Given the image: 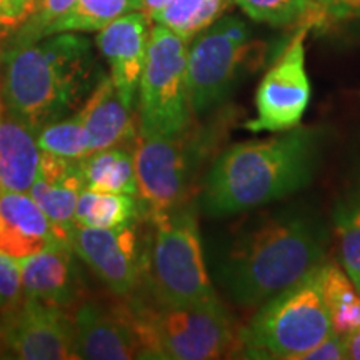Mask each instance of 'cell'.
Here are the masks:
<instances>
[{
  "mask_svg": "<svg viewBox=\"0 0 360 360\" xmlns=\"http://www.w3.org/2000/svg\"><path fill=\"white\" fill-rule=\"evenodd\" d=\"M70 247L117 297L127 299L141 287L143 255L132 224L117 229L75 227Z\"/></svg>",
  "mask_w": 360,
  "mask_h": 360,
  "instance_id": "obj_12",
  "label": "cell"
},
{
  "mask_svg": "<svg viewBox=\"0 0 360 360\" xmlns=\"http://www.w3.org/2000/svg\"><path fill=\"white\" fill-rule=\"evenodd\" d=\"M24 299L19 259L0 252V314L15 307Z\"/></svg>",
  "mask_w": 360,
  "mask_h": 360,
  "instance_id": "obj_30",
  "label": "cell"
},
{
  "mask_svg": "<svg viewBox=\"0 0 360 360\" xmlns=\"http://www.w3.org/2000/svg\"><path fill=\"white\" fill-rule=\"evenodd\" d=\"M70 247V238L56 227L29 193L0 191V252L15 259L52 247Z\"/></svg>",
  "mask_w": 360,
  "mask_h": 360,
  "instance_id": "obj_14",
  "label": "cell"
},
{
  "mask_svg": "<svg viewBox=\"0 0 360 360\" xmlns=\"http://www.w3.org/2000/svg\"><path fill=\"white\" fill-rule=\"evenodd\" d=\"M255 49L249 27L238 17H220L193 39L187 53L193 114H207L231 97L240 75L254 62Z\"/></svg>",
  "mask_w": 360,
  "mask_h": 360,
  "instance_id": "obj_9",
  "label": "cell"
},
{
  "mask_svg": "<svg viewBox=\"0 0 360 360\" xmlns=\"http://www.w3.org/2000/svg\"><path fill=\"white\" fill-rule=\"evenodd\" d=\"M141 212L135 195L84 188L75 209V227L117 229L130 225Z\"/></svg>",
  "mask_w": 360,
  "mask_h": 360,
  "instance_id": "obj_22",
  "label": "cell"
},
{
  "mask_svg": "<svg viewBox=\"0 0 360 360\" xmlns=\"http://www.w3.org/2000/svg\"><path fill=\"white\" fill-rule=\"evenodd\" d=\"M252 20L274 27L302 22L312 0H233Z\"/></svg>",
  "mask_w": 360,
  "mask_h": 360,
  "instance_id": "obj_27",
  "label": "cell"
},
{
  "mask_svg": "<svg viewBox=\"0 0 360 360\" xmlns=\"http://www.w3.org/2000/svg\"><path fill=\"white\" fill-rule=\"evenodd\" d=\"M334 231L339 264L354 282L360 274V187L337 204Z\"/></svg>",
  "mask_w": 360,
  "mask_h": 360,
  "instance_id": "obj_25",
  "label": "cell"
},
{
  "mask_svg": "<svg viewBox=\"0 0 360 360\" xmlns=\"http://www.w3.org/2000/svg\"><path fill=\"white\" fill-rule=\"evenodd\" d=\"M35 8V0H0V39L19 30Z\"/></svg>",
  "mask_w": 360,
  "mask_h": 360,
  "instance_id": "obj_31",
  "label": "cell"
},
{
  "mask_svg": "<svg viewBox=\"0 0 360 360\" xmlns=\"http://www.w3.org/2000/svg\"><path fill=\"white\" fill-rule=\"evenodd\" d=\"M134 110L135 102L129 101L115 87L110 75L98 80L89 101L79 110L87 132L90 154L135 141L139 137V120Z\"/></svg>",
  "mask_w": 360,
  "mask_h": 360,
  "instance_id": "obj_16",
  "label": "cell"
},
{
  "mask_svg": "<svg viewBox=\"0 0 360 360\" xmlns=\"http://www.w3.org/2000/svg\"><path fill=\"white\" fill-rule=\"evenodd\" d=\"M347 342V359L360 360V328L345 337Z\"/></svg>",
  "mask_w": 360,
  "mask_h": 360,
  "instance_id": "obj_33",
  "label": "cell"
},
{
  "mask_svg": "<svg viewBox=\"0 0 360 360\" xmlns=\"http://www.w3.org/2000/svg\"><path fill=\"white\" fill-rule=\"evenodd\" d=\"M40 157L37 132L7 109L0 94V191L29 192Z\"/></svg>",
  "mask_w": 360,
  "mask_h": 360,
  "instance_id": "obj_19",
  "label": "cell"
},
{
  "mask_svg": "<svg viewBox=\"0 0 360 360\" xmlns=\"http://www.w3.org/2000/svg\"><path fill=\"white\" fill-rule=\"evenodd\" d=\"M150 19L141 11L119 17L98 30L97 47L110 67V79L129 101L135 102L150 39Z\"/></svg>",
  "mask_w": 360,
  "mask_h": 360,
  "instance_id": "obj_15",
  "label": "cell"
},
{
  "mask_svg": "<svg viewBox=\"0 0 360 360\" xmlns=\"http://www.w3.org/2000/svg\"><path fill=\"white\" fill-rule=\"evenodd\" d=\"M310 25L300 24L255 94L257 117L245 122L252 132H283L300 125L310 102V80L305 70V37Z\"/></svg>",
  "mask_w": 360,
  "mask_h": 360,
  "instance_id": "obj_10",
  "label": "cell"
},
{
  "mask_svg": "<svg viewBox=\"0 0 360 360\" xmlns=\"http://www.w3.org/2000/svg\"><path fill=\"white\" fill-rule=\"evenodd\" d=\"M4 60V56H2V52H0V62H2ZM0 80H2V79H0ZM0 94H2V92H0Z\"/></svg>",
  "mask_w": 360,
  "mask_h": 360,
  "instance_id": "obj_36",
  "label": "cell"
},
{
  "mask_svg": "<svg viewBox=\"0 0 360 360\" xmlns=\"http://www.w3.org/2000/svg\"><path fill=\"white\" fill-rule=\"evenodd\" d=\"M354 283H355V287H357V290H359V294H360V274H359V277L354 281Z\"/></svg>",
  "mask_w": 360,
  "mask_h": 360,
  "instance_id": "obj_35",
  "label": "cell"
},
{
  "mask_svg": "<svg viewBox=\"0 0 360 360\" xmlns=\"http://www.w3.org/2000/svg\"><path fill=\"white\" fill-rule=\"evenodd\" d=\"M188 42L167 27L155 24L146 53L137 92L141 137H165L192 125L187 84Z\"/></svg>",
  "mask_w": 360,
  "mask_h": 360,
  "instance_id": "obj_8",
  "label": "cell"
},
{
  "mask_svg": "<svg viewBox=\"0 0 360 360\" xmlns=\"http://www.w3.org/2000/svg\"><path fill=\"white\" fill-rule=\"evenodd\" d=\"M35 2H39V0H35Z\"/></svg>",
  "mask_w": 360,
  "mask_h": 360,
  "instance_id": "obj_37",
  "label": "cell"
},
{
  "mask_svg": "<svg viewBox=\"0 0 360 360\" xmlns=\"http://www.w3.org/2000/svg\"><path fill=\"white\" fill-rule=\"evenodd\" d=\"M347 359V342L345 337L332 332L321 344L310 349L300 360H345Z\"/></svg>",
  "mask_w": 360,
  "mask_h": 360,
  "instance_id": "obj_32",
  "label": "cell"
},
{
  "mask_svg": "<svg viewBox=\"0 0 360 360\" xmlns=\"http://www.w3.org/2000/svg\"><path fill=\"white\" fill-rule=\"evenodd\" d=\"M215 130L191 125L175 135L135 139L137 200L150 222L188 204L200 165L217 143Z\"/></svg>",
  "mask_w": 360,
  "mask_h": 360,
  "instance_id": "obj_7",
  "label": "cell"
},
{
  "mask_svg": "<svg viewBox=\"0 0 360 360\" xmlns=\"http://www.w3.org/2000/svg\"><path fill=\"white\" fill-rule=\"evenodd\" d=\"M143 257L142 299L169 307L219 304L202 250L197 212L191 204L154 220Z\"/></svg>",
  "mask_w": 360,
  "mask_h": 360,
  "instance_id": "obj_5",
  "label": "cell"
},
{
  "mask_svg": "<svg viewBox=\"0 0 360 360\" xmlns=\"http://www.w3.org/2000/svg\"><path fill=\"white\" fill-rule=\"evenodd\" d=\"M72 247H52L19 259L24 297L39 302L69 307L79 297V276Z\"/></svg>",
  "mask_w": 360,
  "mask_h": 360,
  "instance_id": "obj_18",
  "label": "cell"
},
{
  "mask_svg": "<svg viewBox=\"0 0 360 360\" xmlns=\"http://www.w3.org/2000/svg\"><path fill=\"white\" fill-rule=\"evenodd\" d=\"M72 326L75 359H141V344L120 305L105 310L97 304H84L72 315Z\"/></svg>",
  "mask_w": 360,
  "mask_h": 360,
  "instance_id": "obj_13",
  "label": "cell"
},
{
  "mask_svg": "<svg viewBox=\"0 0 360 360\" xmlns=\"http://www.w3.org/2000/svg\"><path fill=\"white\" fill-rule=\"evenodd\" d=\"M332 332L315 267L259 305L242 327V357L300 360Z\"/></svg>",
  "mask_w": 360,
  "mask_h": 360,
  "instance_id": "obj_6",
  "label": "cell"
},
{
  "mask_svg": "<svg viewBox=\"0 0 360 360\" xmlns=\"http://www.w3.org/2000/svg\"><path fill=\"white\" fill-rule=\"evenodd\" d=\"M120 307L141 344V359L210 360L242 354V328L222 302L169 307L127 297Z\"/></svg>",
  "mask_w": 360,
  "mask_h": 360,
  "instance_id": "obj_4",
  "label": "cell"
},
{
  "mask_svg": "<svg viewBox=\"0 0 360 360\" xmlns=\"http://www.w3.org/2000/svg\"><path fill=\"white\" fill-rule=\"evenodd\" d=\"M328 244L327 224L307 209L259 215L231 240L219 281L232 302L257 309L326 262Z\"/></svg>",
  "mask_w": 360,
  "mask_h": 360,
  "instance_id": "obj_1",
  "label": "cell"
},
{
  "mask_svg": "<svg viewBox=\"0 0 360 360\" xmlns=\"http://www.w3.org/2000/svg\"><path fill=\"white\" fill-rule=\"evenodd\" d=\"M40 150L62 159L80 160L90 154L89 139L85 132L82 115L75 114L67 119H58L37 130Z\"/></svg>",
  "mask_w": 360,
  "mask_h": 360,
  "instance_id": "obj_26",
  "label": "cell"
},
{
  "mask_svg": "<svg viewBox=\"0 0 360 360\" xmlns=\"http://www.w3.org/2000/svg\"><path fill=\"white\" fill-rule=\"evenodd\" d=\"M321 143V130L297 125L265 141L227 147L207 174L202 210L210 217H227L302 191L317 172Z\"/></svg>",
  "mask_w": 360,
  "mask_h": 360,
  "instance_id": "obj_2",
  "label": "cell"
},
{
  "mask_svg": "<svg viewBox=\"0 0 360 360\" xmlns=\"http://www.w3.org/2000/svg\"><path fill=\"white\" fill-rule=\"evenodd\" d=\"M170 0H142V8L141 12L146 13V15L150 19L155 12H159L160 8H164Z\"/></svg>",
  "mask_w": 360,
  "mask_h": 360,
  "instance_id": "obj_34",
  "label": "cell"
},
{
  "mask_svg": "<svg viewBox=\"0 0 360 360\" xmlns=\"http://www.w3.org/2000/svg\"><path fill=\"white\" fill-rule=\"evenodd\" d=\"M227 7L229 0H170L150 20L167 27L186 42H191L219 20Z\"/></svg>",
  "mask_w": 360,
  "mask_h": 360,
  "instance_id": "obj_23",
  "label": "cell"
},
{
  "mask_svg": "<svg viewBox=\"0 0 360 360\" xmlns=\"http://www.w3.org/2000/svg\"><path fill=\"white\" fill-rule=\"evenodd\" d=\"M84 188L80 160L62 159L42 152L37 177L27 193L49 220L70 238L75 229L77 200Z\"/></svg>",
  "mask_w": 360,
  "mask_h": 360,
  "instance_id": "obj_17",
  "label": "cell"
},
{
  "mask_svg": "<svg viewBox=\"0 0 360 360\" xmlns=\"http://www.w3.org/2000/svg\"><path fill=\"white\" fill-rule=\"evenodd\" d=\"M142 0H75L74 7L49 30V35L64 32H98L125 13L141 11Z\"/></svg>",
  "mask_w": 360,
  "mask_h": 360,
  "instance_id": "obj_24",
  "label": "cell"
},
{
  "mask_svg": "<svg viewBox=\"0 0 360 360\" xmlns=\"http://www.w3.org/2000/svg\"><path fill=\"white\" fill-rule=\"evenodd\" d=\"M319 285L334 332L347 337L360 328V294L342 265L327 260L319 265Z\"/></svg>",
  "mask_w": 360,
  "mask_h": 360,
  "instance_id": "obj_21",
  "label": "cell"
},
{
  "mask_svg": "<svg viewBox=\"0 0 360 360\" xmlns=\"http://www.w3.org/2000/svg\"><path fill=\"white\" fill-rule=\"evenodd\" d=\"M360 20V0H312L300 24L314 25Z\"/></svg>",
  "mask_w": 360,
  "mask_h": 360,
  "instance_id": "obj_29",
  "label": "cell"
},
{
  "mask_svg": "<svg viewBox=\"0 0 360 360\" xmlns=\"http://www.w3.org/2000/svg\"><path fill=\"white\" fill-rule=\"evenodd\" d=\"M74 4L75 0H39L35 12L17 30L15 42H34L47 37L49 30L70 12Z\"/></svg>",
  "mask_w": 360,
  "mask_h": 360,
  "instance_id": "obj_28",
  "label": "cell"
},
{
  "mask_svg": "<svg viewBox=\"0 0 360 360\" xmlns=\"http://www.w3.org/2000/svg\"><path fill=\"white\" fill-rule=\"evenodd\" d=\"M0 345L24 360L75 359L72 317L62 307L24 297L2 314Z\"/></svg>",
  "mask_w": 360,
  "mask_h": 360,
  "instance_id": "obj_11",
  "label": "cell"
},
{
  "mask_svg": "<svg viewBox=\"0 0 360 360\" xmlns=\"http://www.w3.org/2000/svg\"><path fill=\"white\" fill-rule=\"evenodd\" d=\"M80 169L85 188L137 197L134 150L127 147L115 146L92 152L80 159Z\"/></svg>",
  "mask_w": 360,
  "mask_h": 360,
  "instance_id": "obj_20",
  "label": "cell"
},
{
  "mask_svg": "<svg viewBox=\"0 0 360 360\" xmlns=\"http://www.w3.org/2000/svg\"><path fill=\"white\" fill-rule=\"evenodd\" d=\"M2 62L4 103L35 132L62 119L89 89L94 70L89 40L75 32L15 42Z\"/></svg>",
  "mask_w": 360,
  "mask_h": 360,
  "instance_id": "obj_3",
  "label": "cell"
}]
</instances>
